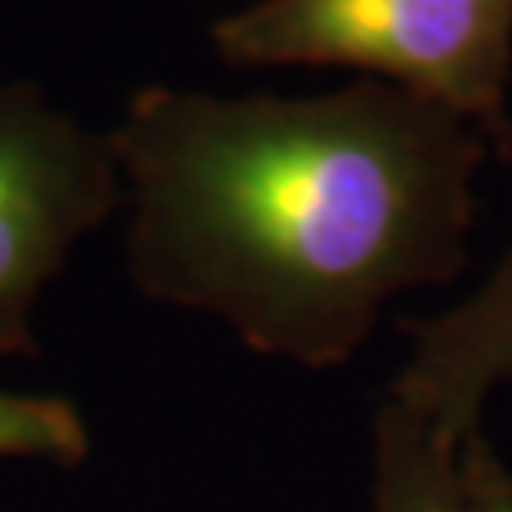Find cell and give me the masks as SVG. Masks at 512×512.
Instances as JSON below:
<instances>
[{
    "label": "cell",
    "instance_id": "8992f818",
    "mask_svg": "<svg viewBox=\"0 0 512 512\" xmlns=\"http://www.w3.org/2000/svg\"><path fill=\"white\" fill-rule=\"evenodd\" d=\"M88 456V425L76 406L54 395L0 391V459L80 463Z\"/></svg>",
    "mask_w": 512,
    "mask_h": 512
},
{
    "label": "cell",
    "instance_id": "52a82bcc",
    "mask_svg": "<svg viewBox=\"0 0 512 512\" xmlns=\"http://www.w3.org/2000/svg\"><path fill=\"white\" fill-rule=\"evenodd\" d=\"M463 471L467 482L475 486V494L482 497L486 512H512V471L501 459L490 452V444L482 440V433H471L463 440Z\"/></svg>",
    "mask_w": 512,
    "mask_h": 512
},
{
    "label": "cell",
    "instance_id": "6da1fadb",
    "mask_svg": "<svg viewBox=\"0 0 512 512\" xmlns=\"http://www.w3.org/2000/svg\"><path fill=\"white\" fill-rule=\"evenodd\" d=\"M107 141L137 289L304 368L349 361L395 296L459 274L490 148L380 80L296 99L145 88Z\"/></svg>",
    "mask_w": 512,
    "mask_h": 512
},
{
    "label": "cell",
    "instance_id": "3957f363",
    "mask_svg": "<svg viewBox=\"0 0 512 512\" xmlns=\"http://www.w3.org/2000/svg\"><path fill=\"white\" fill-rule=\"evenodd\" d=\"M126 202L107 137L35 88H0V353H31V315L80 239Z\"/></svg>",
    "mask_w": 512,
    "mask_h": 512
},
{
    "label": "cell",
    "instance_id": "5b68a950",
    "mask_svg": "<svg viewBox=\"0 0 512 512\" xmlns=\"http://www.w3.org/2000/svg\"><path fill=\"white\" fill-rule=\"evenodd\" d=\"M459 452L463 440L440 437L384 399L376 418V512H486Z\"/></svg>",
    "mask_w": 512,
    "mask_h": 512
},
{
    "label": "cell",
    "instance_id": "277c9868",
    "mask_svg": "<svg viewBox=\"0 0 512 512\" xmlns=\"http://www.w3.org/2000/svg\"><path fill=\"white\" fill-rule=\"evenodd\" d=\"M505 380H512V247L467 300L421 323L387 403L440 437L467 440Z\"/></svg>",
    "mask_w": 512,
    "mask_h": 512
},
{
    "label": "cell",
    "instance_id": "7a4b0ae2",
    "mask_svg": "<svg viewBox=\"0 0 512 512\" xmlns=\"http://www.w3.org/2000/svg\"><path fill=\"white\" fill-rule=\"evenodd\" d=\"M228 65H334L403 88L512 148V0H255L213 23Z\"/></svg>",
    "mask_w": 512,
    "mask_h": 512
}]
</instances>
